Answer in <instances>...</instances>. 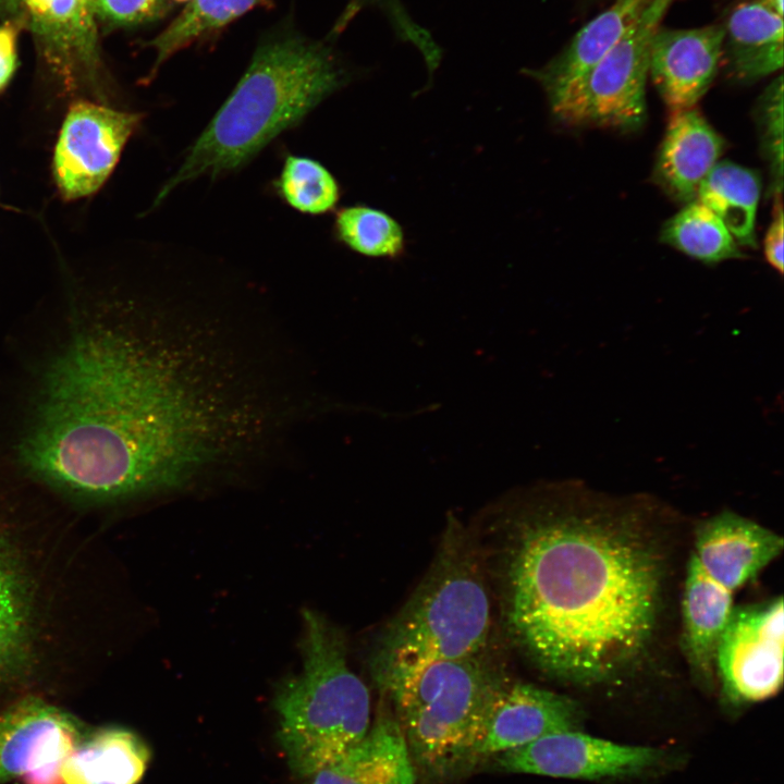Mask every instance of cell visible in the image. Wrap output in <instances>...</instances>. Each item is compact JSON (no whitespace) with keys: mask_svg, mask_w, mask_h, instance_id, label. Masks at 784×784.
Returning a JSON list of instances; mask_svg holds the SVG:
<instances>
[{"mask_svg":"<svg viewBox=\"0 0 784 784\" xmlns=\"http://www.w3.org/2000/svg\"><path fill=\"white\" fill-rule=\"evenodd\" d=\"M173 296L69 295L19 366L4 462L96 500L264 462L279 408L261 332L235 310Z\"/></svg>","mask_w":784,"mask_h":784,"instance_id":"cell-1","label":"cell"},{"mask_svg":"<svg viewBox=\"0 0 784 784\" xmlns=\"http://www.w3.org/2000/svg\"><path fill=\"white\" fill-rule=\"evenodd\" d=\"M542 488L519 502L506 544L510 630L546 673L608 682L651 640L662 552L637 512L578 500L566 486Z\"/></svg>","mask_w":784,"mask_h":784,"instance_id":"cell-2","label":"cell"},{"mask_svg":"<svg viewBox=\"0 0 784 784\" xmlns=\"http://www.w3.org/2000/svg\"><path fill=\"white\" fill-rule=\"evenodd\" d=\"M344 82L339 62L322 45L296 37L261 45L234 90L160 189L156 204L183 183L247 163Z\"/></svg>","mask_w":784,"mask_h":784,"instance_id":"cell-3","label":"cell"},{"mask_svg":"<svg viewBox=\"0 0 784 784\" xmlns=\"http://www.w3.org/2000/svg\"><path fill=\"white\" fill-rule=\"evenodd\" d=\"M490 623L479 561L452 518L427 576L375 646L373 678L383 691L429 663L481 653Z\"/></svg>","mask_w":784,"mask_h":784,"instance_id":"cell-4","label":"cell"},{"mask_svg":"<svg viewBox=\"0 0 784 784\" xmlns=\"http://www.w3.org/2000/svg\"><path fill=\"white\" fill-rule=\"evenodd\" d=\"M303 627L302 672L279 683L273 707L287 764L307 779L362 740L371 723L369 690L348 667L341 630L308 609Z\"/></svg>","mask_w":784,"mask_h":784,"instance_id":"cell-5","label":"cell"},{"mask_svg":"<svg viewBox=\"0 0 784 784\" xmlns=\"http://www.w3.org/2000/svg\"><path fill=\"white\" fill-rule=\"evenodd\" d=\"M505 684L478 653L429 663L383 690L415 767L444 779L474 765L475 749Z\"/></svg>","mask_w":784,"mask_h":784,"instance_id":"cell-6","label":"cell"},{"mask_svg":"<svg viewBox=\"0 0 784 784\" xmlns=\"http://www.w3.org/2000/svg\"><path fill=\"white\" fill-rule=\"evenodd\" d=\"M675 0H652L588 75L551 107L560 122L635 130L646 117L650 45Z\"/></svg>","mask_w":784,"mask_h":784,"instance_id":"cell-7","label":"cell"},{"mask_svg":"<svg viewBox=\"0 0 784 784\" xmlns=\"http://www.w3.org/2000/svg\"><path fill=\"white\" fill-rule=\"evenodd\" d=\"M783 600L735 607L720 637L715 675L725 702L765 700L783 684Z\"/></svg>","mask_w":784,"mask_h":784,"instance_id":"cell-8","label":"cell"},{"mask_svg":"<svg viewBox=\"0 0 784 784\" xmlns=\"http://www.w3.org/2000/svg\"><path fill=\"white\" fill-rule=\"evenodd\" d=\"M497 757L507 772L589 781L636 777L667 759L661 748L618 744L579 730L549 734Z\"/></svg>","mask_w":784,"mask_h":784,"instance_id":"cell-9","label":"cell"},{"mask_svg":"<svg viewBox=\"0 0 784 784\" xmlns=\"http://www.w3.org/2000/svg\"><path fill=\"white\" fill-rule=\"evenodd\" d=\"M142 119L140 113L89 100L72 103L53 155V175L63 197L75 199L98 191Z\"/></svg>","mask_w":784,"mask_h":784,"instance_id":"cell-10","label":"cell"},{"mask_svg":"<svg viewBox=\"0 0 784 784\" xmlns=\"http://www.w3.org/2000/svg\"><path fill=\"white\" fill-rule=\"evenodd\" d=\"M724 24L657 29L649 76L671 111L695 107L707 93L721 66Z\"/></svg>","mask_w":784,"mask_h":784,"instance_id":"cell-11","label":"cell"},{"mask_svg":"<svg viewBox=\"0 0 784 784\" xmlns=\"http://www.w3.org/2000/svg\"><path fill=\"white\" fill-rule=\"evenodd\" d=\"M581 722V709L573 699L532 684L506 683L490 710L474 764L549 734L579 730Z\"/></svg>","mask_w":784,"mask_h":784,"instance_id":"cell-12","label":"cell"},{"mask_svg":"<svg viewBox=\"0 0 784 784\" xmlns=\"http://www.w3.org/2000/svg\"><path fill=\"white\" fill-rule=\"evenodd\" d=\"M85 732L61 709L30 698L0 713V784L64 762Z\"/></svg>","mask_w":784,"mask_h":784,"instance_id":"cell-13","label":"cell"},{"mask_svg":"<svg viewBox=\"0 0 784 784\" xmlns=\"http://www.w3.org/2000/svg\"><path fill=\"white\" fill-rule=\"evenodd\" d=\"M691 552L705 573L735 592L783 550V538L759 523L722 511L699 523Z\"/></svg>","mask_w":784,"mask_h":784,"instance_id":"cell-14","label":"cell"},{"mask_svg":"<svg viewBox=\"0 0 784 784\" xmlns=\"http://www.w3.org/2000/svg\"><path fill=\"white\" fill-rule=\"evenodd\" d=\"M671 112L654 175L673 198L688 204L719 162L723 139L697 108Z\"/></svg>","mask_w":784,"mask_h":784,"instance_id":"cell-15","label":"cell"},{"mask_svg":"<svg viewBox=\"0 0 784 784\" xmlns=\"http://www.w3.org/2000/svg\"><path fill=\"white\" fill-rule=\"evenodd\" d=\"M652 0H615L584 25L567 47L541 70L532 72L550 107L569 94L624 36Z\"/></svg>","mask_w":784,"mask_h":784,"instance_id":"cell-16","label":"cell"},{"mask_svg":"<svg viewBox=\"0 0 784 784\" xmlns=\"http://www.w3.org/2000/svg\"><path fill=\"white\" fill-rule=\"evenodd\" d=\"M416 767L394 715L383 710L367 734L308 784H416Z\"/></svg>","mask_w":784,"mask_h":784,"instance_id":"cell-17","label":"cell"},{"mask_svg":"<svg viewBox=\"0 0 784 784\" xmlns=\"http://www.w3.org/2000/svg\"><path fill=\"white\" fill-rule=\"evenodd\" d=\"M733 593L709 577L691 553L682 601L683 650L697 679L712 687L720 637L733 610Z\"/></svg>","mask_w":784,"mask_h":784,"instance_id":"cell-18","label":"cell"},{"mask_svg":"<svg viewBox=\"0 0 784 784\" xmlns=\"http://www.w3.org/2000/svg\"><path fill=\"white\" fill-rule=\"evenodd\" d=\"M783 17L754 0L738 3L724 24L721 64L740 82L769 76L783 66Z\"/></svg>","mask_w":784,"mask_h":784,"instance_id":"cell-19","label":"cell"},{"mask_svg":"<svg viewBox=\"0 0 784 784\" xmlns=\"http://www.w3.org/2000/svg\"><path fill=\"white\" fill-rule=\"evenodd\" d=\"M150 749L136 733L118 726L85 733L62 765L65 784H137Z\"/></svg>","mask_w":784,"mask_h":784,"instance_id":"cell-20","label":"cell"},{"mask_svg":"<svg viewBox=\"0 0 784 784\" xmlns=\"http://www.w3.org/2000/svg\"><path fill=\"white\" fill-rule=\"evenodd\" d=\"M760 193V177L754 170L719 161L700 184L696 200L723 222L737 244L754 248Z\"/></svg>","mask_w":784,"mask_h":784,"instance_id":"cell-21","label":"cell"},{"mask_svg":"<svg viewBox=\"0 0 784 784\" xmlns=\"http://www.w3.org/2000/svg\"><path fill=\"white\" fill-rule=\"evenodd\" d=\"M661 241L707 264L743 257L727 228L698 200L688 203L666 221Z\"/></svg>","mask_w":784,"mask_h":784,"instance_id":"cell-22","label":"cell"},{"mask_svg":"<svg viewBox=\"0 0 784 784\" xmlns=\"http://www.w3.org/2000/svg\"><path fill=\"white\" fill-rule=\"evenodd\" d=\"M269 0H191L185 9L154 38L156 68L174 53L230 24Z\"/></svg>","mask_w":784,"mask_h":784,"instance_id":"cell-23","label":"cell"},{"mask_svg":"<svg viewBox=\"0 0 784 784\" xmlns=\"http://www.w3.org/2000/svg\"><path fill=\"white\" fill-rule=\"evenodd\" d=\"M335 231L351 249L370 257H395L404 247L400 224L387 213L370 207L353 206L339 211Z\"/></svg>","mask_w":784,"mask_h":784,"instance_id":"cell-24","label":"cell"},{"mask_svg":"<svg viewBox=\"0 0 784 784\" xmlns=\"http://www.w3.org/2000/svg\"><path fill=\"white\" fill-rule=\"evenodd\" d=\"M277 186L292 208L310 215L332 209L340 196L332 174L322 164L306 157L289 156Z\"/></svg>","mask_w":784,"mask_h":784,"instance_id":"cell-25","label":"cell"},{"mask_svg":"<svg viewBox=\"0 0 784 784\" xmlns=\"http://www.w3.org/2000/svg\"><path fill=\"white\" fill-rule=\"evenodd\" d=\"M760 147L770 172V193H783V76L773 79L756 106Z\"/></svg>","mask_w":784,"mask_h":784,"instance_id":"cell-26","label":"cell"},{"mask_svg":"<svg viewBox=\"0 0 784 784\" xmlns=\"http://www.w3.org/2000/svg\"><path fill=\"white\" fill-rule=\"evenodd\" d=\"M25 627L22 593L0 552V670L17 661L24 644Z\"/></svg>","mask_w":784,"mask_h":784,"instance_id":"cell-27","label":"cell"},{"mask_svg":"<svg viewBox=\"0 0 784 784\" xmlns=\"http://www.w3.org/2000/svg\"><path fill=\"white\" fill-rule=\"evenodd\" d=\"M96 17L112 26L137 25L161 16L168 0H94Z\"/></svg>","mask_w":784,"mask_h":784,"instance_id":"cell-28","label":"cell"},{"mask_svg":"<svg viewBox=\"0 0 784 784\" xmlns=\"http://www.w3.org/2000/svg\"><path fill=\"white\" fill-rule=\"evenodd\" d=\"M774 200L772 220L764 236L763 253L767 261L782 274L784 234L782 196L775 197Z\"/></svg>","mask_w":784,"mask_h":784,"instance_id":"cell-29","label":"cell"},{"mask_svg":"<svg viewBox=\"0 0 784 784\" xmlns=\"http://www.w3.org/2000/svg\"><path fill=\"white\" fill-rule=\"evenodd\" d=\"M17 65V26L11 22L0 26V90L13 76Z\"/></svg>","mask_w":784,"mask_h":784,"instance_id":"cell-30","label":"cell"},{"mask_svg":"<svg viewBox=\"0 0 784 784\" xmlns=\"http://www.w3.org/2000/svg\"><path fill=\"white\" fill-rule=\"evenodd\" d=\"M64 762H54L35 769L21 779L23 784H65L62 777Z\"/></svg>","mask_w":784,"mask_h":784,"instance_id":"cell-31","label":"cell"},{"mask_svg":"<svg viewBox=\"0 0 784 784\" xmlns=\"http://www.w3.org/2000/svg\"><path fill=\"white\" fill-rule=\"evenodd\" d=\"M14 8L19 9H39L49 5H58L65 3H82L93 0H8Z\"/></svg>","mask_w":784,"mask_h":784,"instance_id":"cell-32","label":"cell"},{"mask_svg":"<svg viewBox=\"0 0 784 784\" xmlns=\"http://www.w3.org/2000/svg\"><path fill=\"white\" fill-rule=\"evenodd\" d=\"M764 7L765 9L770 10L771 12L780 15L783 17V0H754Z\"/></svg>","mask_w":784,"mask_h":784,"instance_id":"cell-33","label":"cell"},{"mask_svg":"<svg viewBox=\"0 0 784 784\" xmlns=\"http://www.w3.org/2000/svg\"><path fill=\"white\" fill-rule=\"evenodd\" d=\"M175 1H179V2L187 1V2H188V1H191V0H175Z\"/></svg>","mask_w":784,"mask_h":784,"instance_id":"cell-34","label":"cell"}]
</instances>
